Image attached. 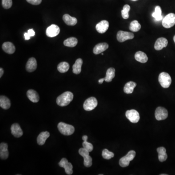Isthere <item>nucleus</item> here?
<instances>
[{
    "instance_id": "nucleus-1",
    "label": "nucleus",
    "mask_w": 175,
    "mask_h": 175,
    "mask_svg": "<svg viewBox=\"0 0 175 175\" xmlns=\"http://www.w3.org/2000/svg\"><path fill=\"white\" fill-rule=\"evenodd\" d=\"M74 95L71 92H66L60 95L57 98V104L60 107L68 106L72 101Z\"/></svg>"
},
{
    "instance_id": "nucleus-2",
    "label": "nucleus",
    "mask_w": 175,
    "mask_h": 175,
    "mask_svg": "<svg viewBox=\"0 0 175 175\" xmlns=\"http://www.w3.org/2000/svg\"><path fill=\"white\" fill-rule=\"evenodd\" d=\"M58 128L59 131L62 134L66 136H69L73 134L75 130L74 126L63 122L59 123Z\"/></svg>"
},
{
    "instance_id": "nucleus-3",
    "label": "nucleus",
    "mask_w": 175,
    "mask_h": 175,
    "mask_svg": "<svg viewBox=\"0 0 175 175\" xmlns=\"http://www.w3.org/2000/svg\"><path fill=\"white\" fill-rule=\"evenodd\" d=\"M136 156V152L134 150H130L124 157L120 159L119 164L121 167H126L128 166L130 161H132Z\"/></svg>"
},
{
    "instance_id": "nucleus-4",
    "label": "nucleus",
    "mask_w": 175,
    "mask_h": 175,
    "mask_svg": "<svg viewBox=\"0 0 175 175\" xmlns=\"http://www.w3.org/2000/svg\"><path fill=\"white\" fill-rule=\"evenodd\" d=\"M159 83L164 88H168L171 84V77L168 73L162 72L159 75Z\"/></svg>"
},
{
    "instance_id": "nucleus-5",
    "label": "nucleus",
    "mask_w": 175,
    "mask_h": 175,
    "mask_svg": "<svg viewBox=\"0 0 175 175\" xmlns=\"http://www.w3.org/2000/svg\"><path fill=\"white\" fill-rule=\"evenodd\" d=\"M79 154L84 158V165L86 167H90L92 165V158L89 155L88 150L84 148L79 149Z\"/></svg>"
},
{
    "instance_id": "nucleus-6",
    "label": "nucleus",
    "mask_w": 175,
    "mask_h": 175,
    "mask_svg": "<svg viewBox=\"0 0 175 175\" xmlns=\"http://www.w3.org/2000/svg\"><path fill=\"white\" fill-rule=\"evenodd\" d=\"M162 26L165 28H170L175 26V14L170 13L166 15L162 19Z\"/></svg>"
},
{
    "instance_id": "nucleus-7",
    "label": "nucleus",
    "mask_w": 175,
    "mask_h": 175,
    "mask_svg": "<svg viewBox=\"0 0 175 175\" xmlns=\"http://www.w3.org/2000/svg\"><path fill=\"white\" fill-rule=\"evenodd\" d=\"M98 105V102L94 97L88 98L83 104L84 109L86 111H91L95 109Z\"/></svg>"
},
{
    "instance_id": "nucleus-8",
    "label": "nucleus",
    "mask_w": 175,
    "mask_h": 175,
    "mask_svg": "<svg viewBox=\"0 0 175 175\" xmlns=\"http://www.w3.org/2000/svg\"><path fill=\"white\" fill-rule=\"evenodd\" d=\"M126 116L132 123H137L140 120V115L138 112L135 109H131L127 111Z\"/></svg>"
},
{
    "instance_id": "nucleus-9",
    "label": "nucleus",
    "mask_w": 175,
    "mask_h": 175,
    "mask_svg": "<svg viewBox=\"0 0 175 175\" xmlns=\"http://www.w3.org/2000/svg\"><path fill=\"white\" fill-rule=\"evenodd\" d=\"M134 35L132 33L129 32H125L123 31H119L117 34V39L120 43L125 42L128 39H133Z\"/></svg>"
},
{
    "instance_id": "nucleus-10",
    "label": "nucleus",
    "mask_w": 175,
    "mask_h": 175,
    "mask_svg": "<svg viewBox=\"0 0 175 175\" xmlns=\"http://www.w3.org/2000/svg\"><path fill=\"white\" fill-rule=\"evenodd\" d=\"M59 166L64 168L65 171L67 175H70L73 174V165L70 162H68L66 158H63L59 163Z\"/></svg>"
},
{
    "instance_id": "nucleus-11",
    "label": "nucleus",
    "mask_w": 175,
    "mask_h": 175,
    "mask_svg": "<svg viewBox=\"0 0 175 175\" xmlns=\"http://www.w3.org/2000/svg\"><path fill=\"white\" fill-rule=\"evenodd\" d=\"M168 112L166 108L161 107H159L156 109L155 115L156 119L158 121L165 120L168 117Z\"/></svg>"
},
{
    "instance_id": "nucleus-12",
    "label": "nucleus",
    "mask_w": 175,
    "mask_h": 175,
    "mask_svg": "<svg viewBox=\"0 0 175 175\" xmlns=\"http://www.w3.org/2000/svg\"><path fill=\"white\" fill-rule=\"evenodd\" d=\"M59 32V27L55 24H52L46 29V34L48 37L53 38L58 36Z\"/></svg>"
},
{
    "instance_id": "nucleus-13",
    "label": "nucleus",
    "mask_w": 175,
    "mask_h": 175,
    "mask_svg": "<svg viewBox=\"0 0 175 175\" xmlns=\"http://www.w3.org/2000/svg\"><path fill=\"white\" fill-rule=\"evenodd\" d=\"M109 27V23L107 21L103 20L96 24V30L99 33L103 34L107 31Z\"/></svg>"
},
{
    "instance_id": "nucleus-14",
    "label": "nucleus",
    "mask_w": 175,
    "mask_h": 175,
    "mask_svg": "<svg viewBox=\"0 0 175 175\" xmlns=\"http://www.w3.org/2000/svg\"><path fill=\"white\" fill-rule=\"evenodd\" d=\"M11 133L14 137L19 138L23 135V131L20 125L17 123L14 124L11 127Z\"/></svg>"
},
{
    "instance_id": "nucleus-15",
    "label": "nucleus",
    "mask_w": 175,
    "mask_h": 175,
    "mask_svg": "<svg viewBox=\"0 0 175 175\" xmlns=\"http://www.w3.org/2000/svg\"><path fill=\"white\" fill-rule=\"evenodd\" d=\"M9 156L8 144L6 143H2L0 144V158L2 160H6Z\"/></svg>"
},
{
    "instance_id": "nucleus-16",
    "label": "nucleus",
    "mask_w": 175,
    "mask_h": 175,
    "mask_svg": "<svg viewBox=\"0 0 175 175\" xmlns=\"http://www.w3.org/2000/svg\"><path fill=\"white\" fill-rule=\"evenodd\" d=\"M37 68V62L36 59L34 58H31L28 59L26 65V69L28 72H33L35 71Z\"/></svg>"
},
{
    "instance_id": "nucleus-17",
    "label": "nucleus",
    "mask_w": 175,
    "mask_h": 175,
    "mask_svg": "<svg viewBox=\"0 0 175 175\" xmlns=\"http://www.w3.org/2000/svg\"><path fill=\"white\" fill-rule=\"evenodd\" d=\"M168 44V40L165 38H160L157 39L155 44L154 48L156 50H161L166 47Z\"/></svg>"
},
{
    "instance_id": "nucleus-18",
    "label": "nucleus",
    "mask_w": 175,
    "mask_h": 175,
    "mask_svg": "<svg viewBox=\"0 0 175 175\" xmlns=\"http://www.w3.org/2000/svg\"><path fill=\"white\" fill-rule=\"evenodd\" d=\"M108 48V44L106 43H100L95 46L93 48V52L95 54L98 55L103 53Z\"/></svg>"
},
{
    "instance_id": "nucleus-19",
    "label": "nucleus",
    "mask_w": 175,
    "mask_h": 175,
    "mask_svg": "<svg viewBox=\"0 0 175 175\" xmlns=\"http://www.w3.org/2000/svg\"><path fill=\"white\" fill-rule=\"evenodd\" d=\"M2 49L5 52L8 54H12L15 53L16 50L14 44L10 42H6L2 44Z\"/></svg>"
},
{
    "instance_id": "nucleus-20",
    "label": "nucleus",
    "mask_w": 175,
    "mask_h": 175,
    "mask_svg": "<svg viewBox=\"0 0 175 175\" xmlns=\"http://www.w3.org/2000/svg\"><path fill=\"white\" fill-rule=\"evenodd\" d=\"M27 96L28 99L33 103L39 101V97L38 93L35 90H29L27 92Z\"/></svg>"
},
{
    "instance_id": "nucleus-21",
    "label": "nucleus",
    "mask_w": 175,
    "mask_h": 175,
    "mask_svg": "<svg viewBox=\"0 0 175 175\" xmlns=\"http://www.w3.org/2000/svg\"><path fill=\"white\" fill-rule=\"evenodd\" d=\"M63 20L66 24L69 26H74L77 23L76 18L71 16L69 14H65L63 16Z\"/></svg>"
},
{
    "instance_id": "nucleus-22",
    "label": "nucleus",
    "mask_w": 175,
    "mask_h": 175,
    "mask_svg": "<svg viewBox=\"0 0 175 175\" xmlns=\"http://www.w3.org/2000/svg\"><path fill=\"white\" fill-rule=\"evenodd\" d=\"M50 136V133L48 131H44L39 134L37 138V143L39 145H43L46 142V140Z\"/></svg>"
},
{
    "instance_id": "nucleus-23",
    "label": "nucleus",
    "mask_w": 175,
    "mask_h": 175,
    "mask_svg": "<svg viewBox=\"0 0 175 175\" xmlns=\"http://www.w3.org/2000/svg\"><path fill=\"white\" fill-rule=\"evenodd\" d=\"M11 106L10 101L7 97L4 96H0V107L3 109H7Z\"/></svg>"
},
{
    "instance_id": "nucleus-24",
    "label": "nucleus",
    "mask_w": 175,
    "mask_h": 175,
    "mask_svg": "<svg viewBox=\"0 0 175 175\" xmlns=\"http://www.w3.org/2000/svg\"><path fill=\"white\" fill-rule=\"evenodd\" d=\"M135 59L137 61L144 63L148 60V57L144 52L142 51H138L136 52L135 55Z\"/></svg>"
},
{
    "instance_id": "nucleus-25",
    "label": "nucleus",
    "mask_w": 175,
    "mask_h": 175,
    "mask_svg": "<svg viewBox=\"0 0 175 175\" xmlns=\"http://www.w3.org/2000/svg\"><path fill=\"white\" fill-rule=\"evenodd\" d=\"M83 64V60L81 59H78L73 66V71L74 74L78 75L81 71V67Z\"/></svg>"
},
{
    "instance_id": "nucleus-26",
    "label": "nucleus",
    "mask_w": 175,
    "mask_h": 175,
    "mask_svg": "<svg viewBox=\"0 0 175 175\" xmlns=\"http://www.w3.org/2000/svg\"><path fill=\"white\" fill-rule=\"evenodd\" d=\"M158 152V158L161 162L165 161L167 159V155L166 154V150L164 147H160L157 149Z\"/></svg>"
},
{
    "instance_id": "nucleus-27",
    "label": "nucleus",
    "mask_w": 175,
    "mask_h": 175,
    "mask_svg": "<svg viewBox=\"0 0 175 175\" xmlns=\"http://www.w3.org/2000/svg\"><path fill=\"white\" fill-rule=\"evenodd\" d=\"M137 84L132 81H129L126 83L124 88V91L127 94H131L133 92L134 89L136 87Z\"/></svg>"
},
{
    "instance_id": "nucleus-28",
    "label": "nucleus",
    "mask_w": 175,
    "mask_h": 175,
    "mask_svg": "<svg viewBox=\"0 0 175 175\" xmlns=\"http://www.w3.org/2000/svg\"><path fill=\"white\" fill-rule=\"evenodd\" d=\"M115 70L113 68H109L106 72V77L104 78L107 82H110L115 77Z\"/></svg>"
},
{
    "instance_id": "nucleus-29",
    "label": "nucleus",
    "mask_w": 175,
    "mask_h": 175,
    "mask_svg": "<svg viewBox=\"0 0 175 175\" xmlns=\"http://www.w3.org/2000/svg\"><path fill=\"white\" fill-rule=\"evenodd\" d=\"M78 40L75 37H71L64 41V45L69 47H74L77 45Z\"/></svg>"
},
{
    "instance_id": "nucleus-30",
    "label": "nucleus",
    "mask_w": 175,
    "mask_h": 175,
    "mask_svg": "<svg viewBox=\"0 0 175 175\" xmlns=\"http://www.w3.org/2000/svg\"><path fill=\"white\" fill-rule=\"evenodd\" d=\"M152 17L156 21H160L163 19V16L161 15V9L160 6H156L155 11L152 13Z\"/></svg>"
},
{
    "instance_id": "nucleus-31",
    "label": "nucleus",
    "mask_w": 175,
    "mask_h": 175,
    "mask_svg": "<svg viewBox=\"0 0 175 175\" xmlns=\"http://www.w3.org/2000/svg\"><path fill=\"white\" fill-rule=\"evenodd\" d=\"M70 66L66 62H60L58 66V70L60 73H66L69 69Z\"/></svg>"
},
{
    "instance_id": "nucleus-32",
    "label": "nucleus",
    "mask_w": 175,
    "mask_h": 175,
    "mask_svg": "<svg viewBox=\"0 0 175 175\" xmlns=\"http://www.w3.org/2000/svg\"><path fill=\"white\" fill-rule=\"evenodd\" d=\"M141 28L140 24L139 23L138 21L135 20V21H132L131 22L129 26V29L130 31L134 32H136L140 30Z\"/></svg>"
},
{
    "instance_id": "nucleus-33",
    "label": "nucleus",
    "mask_w": 175,
    "mask_h": 175,
    "mask_svg": "<svg viewBox=\"0 0 175 175\" xmlns=\"http://www.w3.org/2000/svg\"><path fill=\"white\" fill-rule=\"evenodd\" d=\"M130 7L129 5H126L124 6L123 10L121 11L122 16L124 19H128L129 18V11L130 10Z\"/></svg>"
},
{
    "instance_id": "nucleus-34",
    "label": "nucleus",
    "mask_w": 175,
    "mask_h": 175,
    "mask_svg": "<svg viewBox=\"0 0 175 175\" xmlns=\"http://www.w3.org/2000/svg\"><path fill=\"white\" fill-rule=\"evenodd\" d=\"M102 156L104 159H106V160H109L114 157V154L113 152H110L107 149H104L103 150Z\"/></svg>"
},
{
    "instance_id": "nucleus-35",
    "label": "nucleus",
    "mask_w": 175,
    "mask_h": 175,
    "mask_svg": "<svg viewBox=\"0 0 175 175\" xmlns=\"http://www.w3.org/2000/svg\"><path fill=\"white\" fill-rule=\"evenodd\" d=\"M83 148L87 150L89 152H92L93 150V146L92 144L87 142V140H84L83 144H82Z\"/></svg>"
},
{
    "instance_id": "nucleus-36",
    "label": "nucleus",
    "mask_w": 175,
    "mask_h": 175,
    "mask_svg": "<svg viewBox=\"0 0 175 175\" xmlns=\"http://www.w3.org/2000/svg\"><path fill=\"white\" fill-rule=\"evenodd\" d=\"M12 6V0H2V6L5 9H8Z\"/></svg>"
},
{
    "instance_id": "nucleus-37",
    "label": "nucleus",
    "mask_w": 175,
    "mask_h": 175,
    "mask_svg": "<svg viewBox=\"0 0 175 175\" xmlns=\"http://www.w3.org/2000/svg\"><path fill=\"white\" fill-rule=\"evenodd\" d=\"M26 1L31 5L36 6V5H39V4H41L42 0H26Z\"/></svg>"
},
{
    "instance_id": "nucleus-38",
    "label": "nucleus",
    "mask_w": 175,
    "mask_h": 175,
    "mask_svg": "<svg viewBox=\"0 0 175 175\" xmlns=\"http://www.w3.org/2000/svg\"><path fill=\"white\" fill-rule=\"evenodd\" d=\"M27 33L28 34H29V36H30V37H33V36H35V31H34L33 29H29V30H28Z\"/></svg>"
},
{
    "instance_id": "nucleus-39",
    "label": "nucleus",
    "mask_w": 175,
    "mask_h": 175,
    "mask_svg": "<svg viewBox=\"0 0 175 175\" xmlns=\"http://www.w3.org/2000/svg\"><path fill=\"white\" fill-rule=\"evenodd\" d=\"M24 36L25 39H26V40H29V39H30V37L29 34H28V33H25L24 34Z\"/></svg>"
},
{
    "instance_id": "nucleus-40",
    "label": "nucleus",
    "mask_w": 175,
    "mask_h": 175,
    "mask_svg": "<svg viewBox=\"0 0 175 175\" xmlns=\"http://www.w3.org/2000/svg\"><path fill=\"white\" fill-rule=\"evenodd\" d=\"M4 73V69H3L2 68H0V77H1V78L2 76V75H3Z\"/></svg>"
},
{
    "instance_id": "nucleus-41",
    "label": "nucleus",
    "mask_w": 175,
    "mask_h": 175,
    "mask_svg": "<svg viewBox=\"0 0 175 175\" xmlns=\"http://www.w3.org/2000/svg\"><path fill=\"white\" fill-rule=\"evenodd\" d=\"M104 80H105V79H104V78H103V79H101L98 80V82H99V83H100V84H102Z\"/></svg>"
},
{
    "instance_id": "nucleus-42",
    "label": "nucleus",
    "mask_w": 175,
    "mask_h": 175,
    "mask_svg": "<svg viewBox=\"0 0 175 175\" xmlns=\"http://www.w3.org/2000/svg\"><path fill=\"white\" fill-rule=\"evenodd\" d=\"M88 138V137L87 135H84L82 137V139H83V140H87Z\"/></svg>"
},
{
    "instance_id": "nucleus-43",
    "label": "nucleus",
    "mask_w": 175,
    "mask_h": 175,
    "mask_svg": "<svg viewBox=\"0 0 175 175\" xmlns=\"http://www.w3.org/2000/svg\"><path fill=\"white\" fill-rule=\"evenodd\" d=\"M174 42H175V36H174Z\"/></svg>"
},
{
    "instance_id": "nucleus-44",
    "label": "nucleus",
    "mask_w": 175,
    "mask_h": 175,
    "mask_svg": "<svg viewBox=\"0 0 175 175\" xmlns=\"http://www.w3.org/2000/svg\"><path fill=\"white\" fill-rule=\"evenodd\" d=\"M161 175H167V174H161Z\"/></svg>"
},
{
    "instance_id": "nucleus-45",
    "label": "nucleus",
    "mask_w": 175,
    "mask_h": 175,
    "mask_svg": "<svg viewBox=\"0 0 175 175\" xmlns=\"http://www.w3.org/2000/svg\"><path fill=\"white\" fill-rule=\"evenodd\" d=\"M132 1H137V0H132Z\"/></svg>"
}]
</instances>
